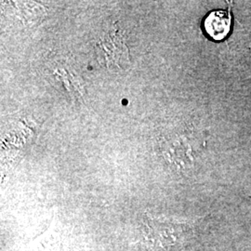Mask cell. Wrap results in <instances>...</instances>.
Segmentation results:
<instances>
[{"instance_id": "6da1fadb", "label": "cell", "mask_w": 251, "mask_h": 251, "mask_svg": "<svg viewBox=\"0 0 251 251\" xmlns=\"http://www.w3.org/2000/svg\"><path fill=\"white\" fill-rule=\"evenodd\" d=\"M144 240L152 248L169 250L183 244L188 235L187 227L177 224L151 222L144 227Z\"/></svg>"}, {"instance_id": "7a4b0ae2", "label": "cell", "mask_w": 251, "mask_h": 251, "mask_svg": "<svg viewBox=\"0 0 251 251\" xmlns=\"http://www.w3.org/2000/svg\"><path fill=\"white\" fill-rule=\"evenodd\" d=\"M232 25L231 14L226 10L210 11L202 21V29L214 41H222L229 35Z\"/></svg>"}]
</instances>
